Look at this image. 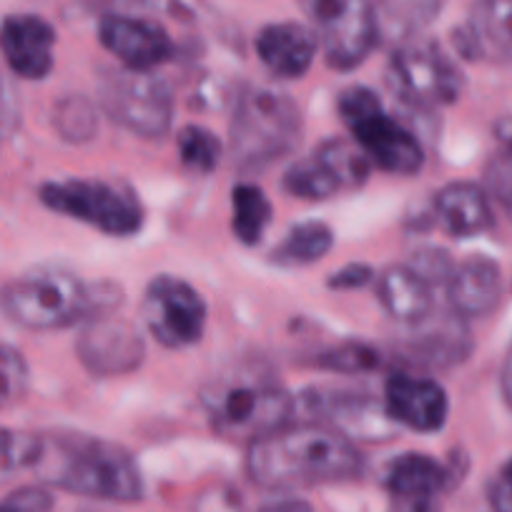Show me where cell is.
<instances>
[{"label": "cell", "mask_w": 512, "mask_h": 512, "mask_svg": "<svg viewBox=\"0 0 512 512\" xmlns=\"http://www.w3.org/2000/svg\"><path fill=\"white\" fill-rule=\"evenodd\" d=\"M364 457L342 432L322 422H289L282 430L262 437L246 452V475L264 490H299L357 480Z\"/></svg>", "instance_id": "6da1fadb"}, {"label": "cell", "mask_w": 512, "mask_h": 512, "mask_svg": "<svg viewBox=\"0 0 512 512\" xmlns=\"http://www.w3.org/2000/svg\"><path fill=\"white\" fill-rule=\"evenodd\" d=\"M123 292L113 282L86 284L71 269L36 267L0 287V312L31 332H51L116 314Z\"/></svg>", "instance_id": "7a4b0ae2"}, {"label": "cell", "mask_w": 512, "mask_h": 512, "mask_svg": "<svg viewBox=\"0 0 512 512\" xmlns=\"http://www.w3.org/2000/svg\"><path fill=\"white\" fill-rule=\"evenodd\" d=\"M36 472L46 485L93 500L139 502L144 497V477L134 455L98 437H46Z\"/></svg>", "instance_id": "3957f363"}, {"label": "cell", "mask_w": 512, "mask_h": 512, "mask_svg": "<svg viewBox=\"0 0 512 512\" xmlns=\"http://www.w3.org/2000/svg\"><path fill=\"white\" fill-rule=\"evenodd\" d=\"M211 430L224 440L256 442L282 430L297 415V397L262 367H234L201 392Z\"/></svg>", "instance_id": "277c9868"}, {"label": "cell", "mask_w": 512, "mask_h": 512, "mask_svg": "<svg viewBox=\"0 0 512 512\" xmlns=\"http://www.w3.org/2000/svg\"><path fill=\"white\" fill-rule=\"evenodd\" d=\"M304 121L289 93L267 86L244 88L229 126V156L241 171H262L292 154Z\"/></svg>", "instance_id": "5b68a950"}, {"label": "cell", "mask_w": 512, "mask_h": 512, "mask_svg": "<svg viewBox=\"0 0 512 512\" xmlns=\"http://www.w3.org/2000/svg\"><path fill=\"white\" fill-rule=\"evenodd\" d=\"M339 116L372 166L395 176H415L425 166V149L410 128L384 108L367 86H349L337 96Z\"/></svg>", "instance_id": "8992f818"}, {"label": "cell", "mask_w": 512, "mask_h": 512, "mask_svg": "<svg viewBox=\"0 0 512 512\" xmlns=\"http://www.w3.org/2000/svg\"><path fill=\"white\" fill-rule=\"evenodd\" d=\"M387 81L395 96L417 111L450 106L465 88L460 66L427 36H410L397 43L387 66Z\"/></svg>", "instance_id": "52a82bcc"}, {"label": "cell", "mask_w": 512, "mask_h": 512, "mask_svg": "<svg viewBox=\"0 0 512 512\" xmlns=\"http://www.w3.org/2000/svg\"><path fill=\"white\" fill-rule=\"evenodd\" d=\"M38 199L51 211L83 221L108 236H134L144 226V209L131 189L103 179L48 181Z\"/></svg>", "instance_id": "ba28073f"}, {"label": "cell", "mask_w": 512, "mask_h": 512, "mask_svg": "<svg viewBox=\"0 0 512 512\" xmlns=\"http://www.w3.org/2000/svg\"><path fill=\"white\" fill-rule=\"evenodd\" d=\"M98 103L118 126L141 139H164L174 121V93L156 71L111 68L98 83Z\"/></svg>", "instance_id": "9c48e42d"}, {"label": "cell", "mask_w": 512, "mask_h": 512, "mask_svg": "<svg viewBox=\"0 0 512 512\" xmlns=\"http://www.w3.org/2000/svg\"><path fill=\"white\" fill-rule=\"evenodd\" d=\"M307 13L334 71L362 66L382 36L374 0H307Z\"/></svg>", "instance_id": "30bf717a"}, {"label": "cell", "mask_w": 512, "mask_h": 512, "mask_svg": "<svg viewBox=\"0 0 512 512\" xmlns=\"http://www.w3.org/2000/svg\"><path fill=\"white\" fill-rule=\"evenodd\" d=\"M141 317L156 342L169 349H184L204 334L206 302L184 279L159 274L146 287Z\"/></svg>", "instance_id": "8fae6325"}, {"label": "cell", "mask_w": 512, "mask_h": 512, "mask_svg": "<svg viewBox=\"0 0 512 512\" xmlns=\"http://www.w3.org/2000/svg\"><path fill=\"white\" fill-rule=\"evenodd\" d=\"M322 425L342 432L349 440L384 442L395 435L397 425L382 400L354 390H307L297 400Z\"/></svg>", "instance_id": "7c38bea8"}, {"label": "cell", "mask_w": 512, "mask_h": 512, "mask_svg": "<svg viewBox=\"0 0 512 512\" xmlns=\"http://www.w3.org/2000/svg\"><path fill=\"white\" fill-rule=\"evenodd\" d=\"M76 357L93 377H123L144 364V334L116 314L91 319L78 332Z\"/></svg>", "instance_id": "4fadbf2b"}, {"label": "cell", "mask_w": 512, "mask_h": 512, "mask_svg": "<svg viewBox=\"0 0 512 512\" xmlns=\"http://www.w3.org/2000/svg\"><path fill=\"white\" fill-rule=\"evenodd\" d=\"M98 41L131 71H156L176 56V43L164 26L131 13L101 16Z\"/></svg>", "instance_id": "5bb4252c"}, {"label": "cell", "mask_w": 512, "mask_h": 512, "mask_svg": "<svg viewBox=\"0 0 512 512\" xmlns=\"http://www.w3.org/2000/svg\"><path fill=\"white\" fill-rule=\"evenodd\" d=\"M452 43L462 58L512 66V0H475Z\"/></svg>", "instance_id": "9a60e30c"}, {"label": "cell", "mask_w": 512, "mask_h": 512, "mask_svg": "<svg viewBox=\"0 0 512 512\" xmlns=\"http://www.w3.org/2000/svg\"><path fill=\"white\" fill-rule=\"evenodd\" d=\"M384 407L392 420L415 432H437L445 427L450 400L437 379L395 372L384 382Z\"/></svg>", "instance_id": "2e32d148"}, {"label": "cell", "mask_w": 512, "mask_h": 512, "mask_svg": "<svg viewBox=\"0 0 512 512\" xmlns=\"http://www.w3.org/2000/svg\"><path fill=\"white\" fill-rule=\"evenodd\" d=\"M56 31L33 13H13L0 23V56L6 66L26 81H43L53 71Z\"/></svg>", "instance_id": "e0dca14e"}, {"label": "cell", "mask_w": 512, "mask_h": 512, "mask_svg": "<svg viewBox=\"0 0 512 512\" xmlns=\"http://www.w3.org/2000/svg\"><path fill=\"white\" fill-rule=\"evenodd\" d=\"M472 352V339L465 319L450 309L447 314L432 312L425 322L412 324L410 334L400 342L397 354L417 367L447 369L465 362Z\"/></svg>", "instance_id": "ac0fdd59"}, {"label": "cell", "mask_w": 512, "mask_h": 512, "mask_svg": "<svg viewBox=\"0 0 512 512\" xmlns=\"http://www.w3.org/2000/svg\"><path fill=\"white\" fill-rule=\"evenodd\" d=\"M256 56L274 78H302L317 58L319 38L314 28L297 21L269 23L256 33Z\"/></svg>", "instance_id": "d6986e66"}, {"label": "cell", "mask_w": 512, "mask_h": 512, "mask_svg": "<svg viewBox=\"0 0 512 512\" xmlns=\"http://www.w3.org/2000/svg\"><path fill=\"white\" fill-rule=\"evenodd\" d=\"M445 289L450 309L462 319L487 317L502 297L500 267L490 256H470L457 264Z\"/></svg>", "instance_id": "ffe728a7"}, {"label": "cell", "mask_w": 512, "mask_h": 512, "mask_svg": "<svg viewBox=\"0 0 512 512\" xmlns=\"http://www.w3.org/2000/svg\"><path fill=\"white\" fill-rule=\"evenodd\" d=\"M432 216L455 239H472L492 226L487 191L470 181L442 186L432 199Z\"/></svg>", "instance_id": "44dd1931"}, {"label": "cell", "mask_w": 512, "mask_h": 512, "mask_svg": "<svg viewBox=\"0 0 512 512\" xmlns=\"http://www.w3.org/2000/svg\"><path fill=\"white\" fill-rule=\"evenodd\" d=\"M455 465H442L422 452H405L395 457L384 472V487L390 497H440L460 482Z\"/></svg>", "instance_id": "7402d4cb"}, {"label": "cell", "mask_w": 512, "mask_h": 512, "mask_svg": "<svg viewBox=\"0 0 512 512\" xmlns=\"http://www.w3.org/2000/svg\"><path fill=\"white\" fill-rule=\"evenodd\" d=\"M377 299L384 312L407 327L425 322L435 312L432 287L407 264H395L377 274Z\"/></svg>", "instance_id": "603a6c76"}, {"label": "cell", "mask_w": 512, "mask_h": 512, "mask_svg": "<svg viewBox=\"0 0 512 512\" xmlns=\"http://www.w3.org/2000/svg\"><path fill=\"white\" fill-rule=\"evenodd\" d=\"M319 164L329 171L334 181H337L339 191H354L359 186L367 184L369 174H372V161L357 146V141L349 139H334L322 141V144L314 149Z\"/></svg>", "instance_id": "cb8c5ba5"}, {"label": "cell", "mask_w": 512, "mask_h": 512, "mask_svg": "<svg viewBox=\"0 0 512 512\" xmlns=\"http://www.w3.org/2000/svg\"><path fill=\"white\" fill-rule=\"evenodd\" d=\"M334 246V231L322 221H304L287 231L277 249L272 251V262L279 267H307L319 262Z\"/></svg>", "instance_id": "d4e9b609"}, {"label": "cell", "mask_w": 512, "mask_h": 512, "mask_svg": "<svg viewBox=\"0 0 512 512\" xmlns=\"http://www.w3.org/2000/svg\"><path fill=\"white\" fill-rule=\"evenodd\" d=\"M272 221V201L259 186L239 184L231 191V229L244 246H254L264 239Z\"/></svg>", "instance_id": "484cf974"}, {"label": "cell", "mask_w": 512, "mask_h": 512, "mask_svg": "<svg viewBox=\"0 0 512 512\" xmlns=\"http://www.w3.org/2000/svg\"><path fill=\"white\" fill-rule=\"evenodd\" d=\"M379 31L392 38L420 36L422 28L437 18L445 0H374Z\"/></svg>", "instance_id": "4316f807"}, {"label": "cell", "mask_w": 512, "mask_h": 512, "mask_svg": "<svg viewBox=\"0 0 512 512\" xmlns=\"http://www.w3.org/2000/svg\"><path fill=\"white\" fill-rule=\"evenodd\" d=\"M46 437L26 430L0 427V485L26 470H36L43 457Z\"/></svg>", "instance_id": "83f0119b"}, {"label": "cell", "mask_w": 512, "mask_h": 512, "mask_svg": "<svg viewBox=\"0 0 512 512\" xmlns=\"http://www.w3.org/2000/svg\"><path fill=\"white\" fill-rule=\"evenodd\" d=\"M282 186L289 196L304 201H324L339 194L337 181L329 176V171L319 164L314 154L302 161H294V164L284 171Z\"/></svg>", "instance_id": "f1b7e54d"}, {"label": "cell", "mask_w": 512, "mask_h": 512, "mask_svg": "<svg viewBox=\"0 0 512 512\" xmlns=\"http://www.w3.org/2000/svg\"><path fill=\"white\" fill-rule=\"evenodd\" d=\"M53 128L68 144H86L98 131L96 108L88 98L76 96V93L63 96L53 108Z\"/></svg>", "instance_id": "f546056e"}, {"label": "cell", "mask_w": 512, "mask_h": 512, "mask_svg": "<svg viewBox=\"0 0 512 512\" xmlns=\"http://www.w3.org/2000/svg\"><path fill=\"white\" fill-rule=\"evenodd\" d=\"M176 146H179L181 164L196 174H211L221 161V141L216 139L214 131L204 126H184L176 134Z\"/></svg>", "instance_id": "4dcf8cb0"}, {"label": "cell", "mask_w": 512, "mask_h": 512, "mask_svg": "<svg viewBox=\"0 0 512 512\" xmlns=\"http://www.w3.org/2000/svg\"><path fill=\"white\" fill-rule=\"evenodd\" d=\"M314 367L324 369V372L337 374H364L379 367V352L367 342H357V339H347L342 344H332L329 349L319 352L312 359Z\"/></svg>", "instance_id": "1f68e13d"}, {"label": "cell", "mask_w": 512, "mask_h": 512, "mask_svg": "<svg viewBox=\"0 0 512 512\" xmlns=\"http://www.w3.org/2000/svg\"><path fill=\"white\" fill-rule=\"evenodd\" d=\"M31 369L21 349L0 342V410L16 405L28 392Z\"/></svg>", "instance_id": "d6a6232c"}, {"label": "cell", "mask_w": 512, "mask_h": 512, "mask_svg": "<svg viewBox=\"0 0 512 512\" xmlns=\"http://www.w3.org/2000/svg\"><path fill=\"white\" fill-rule=\"evenodd\" d=\"M407 267L435 289V287H447V282H450L457 264L452 262V256L447 254L445 249H440V246H422V249L412 251Z\"/></svg>", "instance_id": "836d02e7"}, {"label": "cell", "mask_w": 512, "mask_h": 512, "mask_svg": "<svg viewBox=\"0 0 512 512\" xmlns=\"http://www.w3.org/2000/svg\"><path fill=\"white\" fill-rule=\"evenodd\" d=\"M485 184L492 199L507 211L512 219V151L502 149L485 166Z\"/></svg>", "instance_id": "e575fe53"}, {"label": "cell", "mask_w": 512, "mask_h": 512, "mask_svg": "<svg viewBox=\"0 0 512 512\" xmlns=\"http://www.w3.org/2000/svg\"><path fill=\"white\" fill-rule=\"evenodd\" d=\"M56 500L46 485H26L0 500V512H51Z\"/></svg>", "instance_id": "d590c367"}, {"label": "cell", "mask_w": 512, "mask_h": 512, "mask_svg": "<svg viewBox=\"0 0 512 512\" xmlns=\"http://www.w3.org/2000/svg\"><path fill=\"white\" fill-rule=\"evenodd\" d=\"M194 512H244L239 492L229 485H211L199 492L194 502Z\"/></svg>", "instance_id": "8d00e7d4"}, {"label": "cell", "mask_w": 512, "mask_h": 512, "mask_svg": "<svg viewBox=\"0 0 512 512\" xmlns=\"http://www.w3.org/2000/svg\"><path fill=\"white\" fill-rule=\"evenodd\" d=\"M21 108H18V96L11 83L0 76V144L8 139L18 128Z\"/></svg>", "instance_id": "74e56055"}, {"label": "cell", "mask_w": 512, "mask_h": 512, "mask_svg": "<svg viewBox=\"0 0 512 512\" xmlns=\"http://www.w3.org/2000/svg\"><path fill=\"white\" fill-rule=\"evenodd\" d=\"M374 279H377V274H374V269L367 267V264H347V267L339 269V272H334L332 277H329L327 287L339 289V292H352V289L367 287Z\"/></svg>", "instance_id": "f35d334b"}, {"label": "cell", "mask_w": 512, "mask_h": 512, "mask_svg": "<svg viewBox=\"0 0 512 512\" xmlns=\"http://www.w3.org/2000/svg\"><path fill=\"white\" fill-rule=\"evenodd\" d=\"M387 512H442L440 497H390Z\"/></svg>", "instance_id": "ab89813d"}, {"label": "cell", "mask_w": 512, "mask_h": 512, "mask_svg": "<svg viewBox=\"0 0 512 512\" xmlns=\"http://www.w3.org/2000/svg\"><path fill=\"white\" fill-rule=\"evenodd\" d=\"M256 512H314L312 502L302 500V497L282 495L274 497V500H267Z\"/></svg>", "instance_id": "60d3db41"}, {"label": "cell", "mask_w": 512, "mask_h": 512, "mask_svg": "<svg viewBox=\"0 0 512 512\" xmlns=\"http://www.w3.org/2000/svg\"><path fill=\"white\" fill-rule=\"evenodd\" d=\"M487 502H490L492 512H512V492L497 477L487 485Z\"/></svg>", "instance_id": "b9f144b4"}, {"label": "cell", "mask_w": 512, "mask_h": 512, "mask_svg": "<svg viewBox=\"0 0 512 512\" xmlns=\"http://www.w3.org/2000/svg\"><path fill=\"white\" fill-rule=\"evenodd\" d=\"M500 387H502V397H505V402L510 405V410H512V342H510V347H507L505 359H502Z\"/></svg>", "instance_id": "7bdbcfd3"}, {"label": "cell", "mask_w": 512, "mask_h": 512, "mask_svg": "<svg viewBox=\"0 0 512 512\" xmlns=\"http://www.w3.org/2000/svg\"><path fill=\"white\" fill-rule=\"evenodd\" d=\"M495 139L500 141L502 149L512 151V116L500 118V121L495 123Z\"/></svg>", "instance_id": "ee69618b"}, {"label": "cell", "mask_w": 512, "mask_h": 512, "mask_svg": "<svg viewBox=\"0 0 512 512\" xmlns=\"http://www.w3.org/2000/svg\"><path fill=\"white\" fill-rule=\"evenodd\" d=\"M497 480H500L502 485H505L507 490L512 492V457L505 462V465H502V470H500V475H497Z\"/></svg>", "instance_id": "f6af8a7d"}]
</instances>
